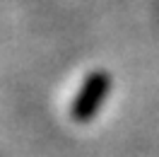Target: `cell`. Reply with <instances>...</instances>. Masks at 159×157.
I'll return each mask as SVG.
<instances>
[{
	"label": "cell",
	"instance_id": "obj_1",
	"mask_svg": "<svg viewBox=\"0 0 159 157\" xmlns=\"http://www.w3.org/2000/svg\"><path fill=\"white\" fill-rule=\"evenodd\" d=\"M109 92H111V75L109 73H92L89 78L84 80V85L77 92V97H75L72 116L77 121H89L99 111L104 99L109 97Z\"/></svg>",
	"mask_w": 159,
	"mask_h": 157
}]
</instances>
